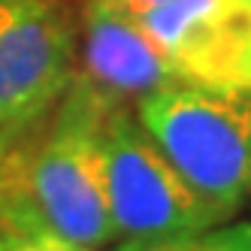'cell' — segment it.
Masks as SVG:
<instances>
[{"mask_svg": "<svg viewBox=\"0 0 251 251\" xmlns=\"http://www.w3.org/2000/svg\"><path fill=\"white\" fill-rule=\"evenodd\" d=\"M58 106L49 133L0 154V236L51 233L97 251L115 239L103 121L70 97Z\"/></svg>", "mask_w": 251, "mask_h": 251, "instance_id": "1", "label": "cell"}, {"mask_svg": "<svg viewBox=\"0 0 251 251\" xmlns=\"http://www.w3.org/2000/svg\"><path fill=\"white\" fill-rule=\"evenodd\" d=\"M136 118L218 221L236 215L251 188V88L176 82Z\"/></svg>", "mask_w": 251, "mask_h": 251, "instance_id": "2", "label": "cell"}, {"mask_svg": "<svg viewBox=\"0 0 251 251\" xmlns=\"http://www.w3.org/2000/svg\"><path fill=\"white\" fill-rule=\"evenodd\" d=\"M100 149L115 236L176 239L221 224L218 215L176 173L133 112L115 115L103 124Z\"/></svg>", "mask_w": 251, "mask_h": 251, "instance_id": "3", "label": "cell"}, {"mask_svg": "<svg viewBox=\"0 0 251 251\" xmlns=\"http://www.w3.org/2000/svg\"><path fill=\"white\" fill-rule=\"evenodd\" d=\"M76 73V30L58 0H0V142L40 124Z\"/></svg>", "mask_w": 251, "mask_h": 251, "instance_id": "4", "label": "cell"}, {"mask_svg": "<svg viewBox=\"0 0 251 251\" xmlns=\"http://www.w3.org/2000/svg\"><path fill=\"white\" fill-rule=\"evenodd\" d=\"M176 82L178 76L142 27L139 15L115 0H88L76 73L64 97L76 100L106 124L115 115L139 109L151 94Z\"/></svg>", "mask_w": 251, "mask_h": 251, "instance_id": "5", "label": "cell"}, {"mask_svg": "<svg viewBox=\"0 0 251 251\" xmlns=\"http://www.w3.org/2000/svg\"><path fill=\"white\" fill-rule=\"evenodd\" d=\"M139 22L178 82L251 88V0H173Z\"/></svg>", "mask_w": 251, "mask_h": 251, "instance_id": "6", "label": "cell"}, {"mask_svg": "<svg viewBox=\"0 0 251 251\" xmlns=\"http://www.w3.org/2000/svg\"><path fill=\"white\" fill-rule=\"evenodd\" d=\"M115 251H251V224L176 239H124Z\"/></svg>", "mask_w": 251, "mask_h": 251, "instance_id": "7", "label": "cell"}, {"mask_svg": "<svg viewBox=\"0 0 251 251\" xmlns=\"http://www.w3.org/2000/svg\"><path fill=\"white\" fill-rule=\"evenodd\" d=\"M0 248L3 251H88L67 239L51 236V233H3Z\"/></svg>", "mask_w": 251, "mask_h": 251, "instance_id": "8", "label": "cell"}, {"mask_svg": "<svg viewBox=\"0 0 251 251\" xmlns=\"http://www.w3.org/2000/svg\"><path fill=\"white\" fill-rule=\"evenodd\" d=\"M115 3L124 6L127 12H133V15H146V12H151V9H160V6L173 3V0H115Z\"/></svg>", "mask_w": 251, "mask_h": 251, "instance_id": "9", "label": "cell"}, {"mask_svg": "<svg viewBox=\"0 0 251 251\" xmlns=\"http://www.w3.org/2000/svg\"><path fill=\"white\" fill-rule=\"evenodd\" d=\"M0 149H6V146H3V142H0ZM0 154H3V151H0Z\"/></svg>", "mask_w": 251, "mask_h": 251, "instance_id": "10", "label": "cell"}, {"mask_svg": "<svg viewBox=\"0 0 251 251\" xmlns=\"http://www.w3.org/2000/svg\"><path fill=\"white\" fill-rule=\"evenodd\" d=\"M0 251H3V248H0Z\"/></svg>", "mask_w": 251, "mask_h": 251, "instance_id": "11", "label": "cell"}]
</instances>
